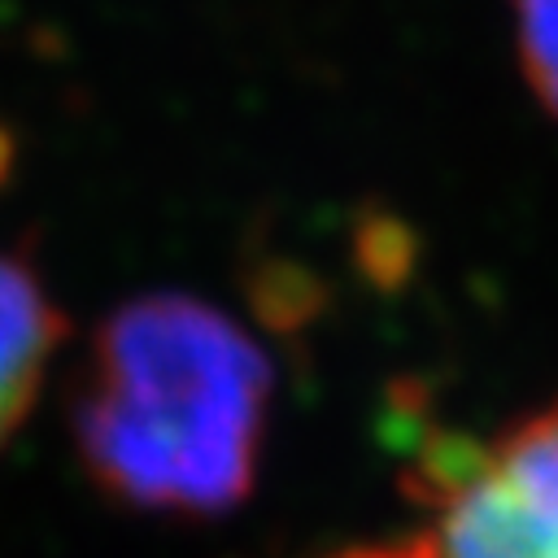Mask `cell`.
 <instances>
[{
  "instance_id": "obj_1",
  "label": "cell",
  "mask_w": 558,
  "mask_h": 558,
  "mask_svg": "<svg viewBox=\"0 0 558 558\" xmlns=\"http://www.w3.org/2000/svg\"><path fill=\"white\" fill-rule=\"evenodd\" d=\"M270 397L275 366L227 310L192 292H144L92 331L70 440L109 501L218 519L257 484Z\"/></svg>"
},
{
  "instance_id": "obj_2",
  "label": "cell",
  "mask_w": 558,
  "mask_h": 558,
  "mask_svg": "<svg viewBox=\"0 0 558 558\" xmlns=\"http://www.w3.org/2000/svg\"><path fill=\"white\" fill-rule=\"evenodd\" d=\"M405 493L432 514L436 558H558V397L484 440L432 432Z\"/></svg>"
},
{
  "instance_id": "obj_3",
  "label": "cell",
  "mask_w": 558,
  "mask_h": 558,
  "mask_svg": "<svg viewBox=\"0 0 558 558\" xmlns=\"http://www.w3.org/2000/svg\"><path fill=\"white\" fill-rule=\"evenodd\" d=\"M65 340V314L26 253H0V449L26 423Z\"/></svg>"
},
{
  "instance_id": "obj_4",
  "label": "cell",
  "mask_w": 558,
  "mask_h": 558,
  "mask_svg": "<svg viewBox=\"0 0 558 558\" xmlns=\"http://www.w3.org/2000/svg\"><path fill=\"white\" fill-rule=\"evenodd\" d=\"M514 44L532 96L558 118V0H514Z\"/></svg>"
},
{
  "instance_id": "obj_5",
  "label": "cell",
  "mask_w": 558,
  "mask_h": 558,
  "mask_svg": "<svg viewBox=\"0 0 558 558\" xmlns=\"http://www.w3.org/2000/svg\"><path fill=\"white\" fill-rule=\"evenodd\" d=\"M331 558H436L427 536H410V541H375V545H353L340 549Z\"/></svg>"
},
{
  "instance_id": "obj_6",
  "label": "cell",
  "mask_w": 558,
  "mask_h": 558,
  "mask_svg": "<svg viewBox=\"0 0 558 558\" xmlns=\"http://www.w3.org/2000/svg\"><path fill=\"white\" fill-rule=\"evenodd\" d=\"M9 166H13V140H9V131L0 126V179L9 174Z\"/></svg>"
}]
</instances>
